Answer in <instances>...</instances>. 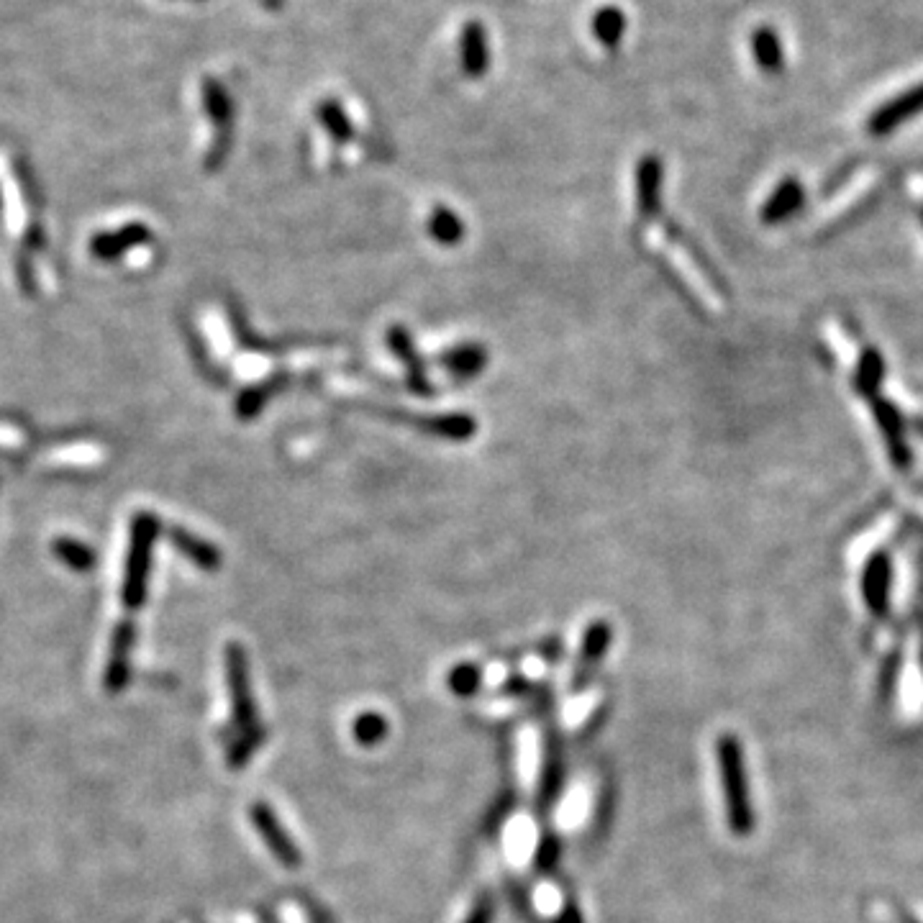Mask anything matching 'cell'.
Masks as SVG:
<instances>
[{"label":"cell","mask_w":923,"mask_h":923,"mask_svg":"<svg viewBox=\"0 0 923 923\" xmlns=\"http://www.w3.org/2000/svg\"><path fill=\"white\" fill-rule=\"evenodd\" d=\"M662 185H665V165L657 154H647L636 165V218L639 226H647L662 218Z\"/></svg>","instance_id":"7"},{"label":"cell","mask_w":923,"mask_h":923,"mask_svg":"<svg viewBox=\"0 0 923 923\" xmlns=\"http://www.w3.org/2000/svg\"><path fill=\"white\" fill-rule=\"evenodd\" d=\"M554 862H557V839H544L539 849V867L541 870H552Z\"/></svg>","instance_id":"31"},{"label":"cell","mask_w":923,"mask_h":923,"mask_svg":"<svg viewBox=\"0 0 923 923\" xmlns=\"http://www.w3.org/2000/svg\"><path fill=\"white\" fill-rule=\"evenodd\" d=\"M752 54H754V62H757L759 70L770 72V75L780 72L782 65H785V52H782L780 36H777L775 29H770V26H759V29H754Z\"/></svg>","instance_id":"17"},{"label":"cell","mask_w":923,"mask_h":923,"mask_svg":"<svg viewBox=\"0 0 923 923\" xmlns=\"http://www.w3.org/2000/svg\"><path fill=\"white\" fill-rule=\"evenodd\" d=\"M716 765L724 788V806L729 829L736 836H747L754 829V808L749 795L747 762L744 747L734 734H724L716 739Z\"/></svg>","instance_id":"1"},{"label":"cell","mask_w":923,"mask_h":923,"mask_svg":"<svg viewBox=\"0 0 923 923\" xmlns=\"http://www.w3.org/2000/svg\"><path fill=\"white\" fill-rule=\"evenodd\" d=\"M136 239H147V231L139 229V226H131V229L124 231V234L100 236V239H95L93 252L98 254V257H113V254H118L126 247V244L136 242Z\"/></svg>","instance_id":"28"},{"label":"cell","mask_w":923,"mask_h":923,"mask_svg":"<svg viewBox=\"0 0 923 923\" xmlns=\"http://www.w3.org/2000/svg\"><path fill=\"white\" fill-rule=\"evenodd\" d=\"M131 647H134V626L121 624L116 629L111 644V659L106 670V688L111 693H118L129 685L131 677Z\"/></svg>","instance_id":"15"},{"label":"cell","mask_w":923,"mask_h":923,"mask_svg":"<svg viewBox=\"0 0 923 923\" xmlns=\"http://www.w3.org/2000/svg\"><path fill=\"white\" fill-rule=\"evenodd\" d=\"M903 923H918V921H913V918L906 916V918H903Z\"/></svg>","instance_id":"34"},{"label":"cell","mask_w":923,"mask_h":923,"mask_svg":"<svg viewBox=\"0 0 923 923\" xmlns=\"http://www.w3.org/2000/svg\"><path fill=\"white\" fill-rule=\"evenodd\" d=\"M385 344H388L390 354H393L400 365H403V370H406L408 390H411L413 395H418V398H431V395H436L434 383H431L429 372H426V362L421 359V354H418L411 331L400 324L388 326V331H385Z\"/></svg>","instance_id":"5"},{"label":"cell","mask_w":923,"mask_h":923,"mask_svg":"<svg viewBox=\"0 0 923 923\" xmlns=\"http://www.w3.org/2000/svg\"><path fill=\"white\" fill-rule=\"evenodd\" d=\"M803 200H806V190L803 185L795 180V177H785L782 183H777V188L772 190L770 198L765 200V206H762V224L772 226V224H782V221H788L790 216L803 208Z\"/></svg>","instance_id":"13"},{"label":"cell","mask_w":923,"mask_h":923,"mask_svg":"<svg viewBox=\"0 0 923 923\" xmlns=\"http://www.w3.org/2000/svg\"><path fill=\"white\" fill-rule=\"evenodd\" d=\"M249 818H252L254 829L262 836V841H265V847L272 852V857H275L285 870H298L300 862H303V854L295 847L293 836L283 829V824H280V818L275 816V811H272L267 803H252Z\"/></svg>","instance_id":"6"},{"label":"cell","mask_w":923,"mask_h":923,"mask_svg":"<svg viewBox=\"0 0 923 923\" xmlns=\"http://www.w3.org/2000/svg\"><path fill=\"white\" fill-rule=\"evenodd\" d=\"M480 682H483V670L477 665H470V662H462V665L454 667L449 672V690L457 695H472L477 688H480Z\"/></svg>","instance_id":"25"},{"label":"cell","mask_w":923,"mask_h":923,"mask_svg":"<svg viewBox=\"0 0 923 923\" xmlns=\"http://www.w3.org/2000/svg\"><path fill=\"white\" fill-rule=\"evenodd\" d=\"M557 923H580V913H577L575 906H567L565 913L557 918Z\"/></svg>","instance_id":"32"},{"label":"cell","mask_w":923,"mask_h":923,"mask_svg":"<svg viewBox=\"0 0 923 923\" xmlns=\"http://www.w3.org/2000/svg\"><path fill=\"white\" fill-rule=\"evenodd\" d=\"M226 657V682L231 693V713L234 724L242 729V734H259L257 706L252 698V680H249V659L244 647L229 644L224 652Z\"/></svg>","instance_id":"2"},{"label":"cell","mask_w":923,"mask_h":923,"mask_svg":"<svg viewBox=\"0 0 923 923\" xmlns=\"http://www.w3.org/2000/svg\"><path fill=\"white\" fill-rule=\"evenodd\" d=\"M203 106H206V113L216 124V144H213V149L206 157V167L213 172L224 165V159L229 157L231 136H234V103H231V95L224 85L213 80V77H206L203 80Z\"/></svg>","instance_id":"3"},{"label":"cell","mask_w":923,"mask_h":923,"mask_svg":"<svg viewBox=\"0 0 923 923\" xmlns=\"http://www.w3.org/2000/svg\"><path fill=\"white\" fill-rule=\"evenodd\" d=\"M898 675H900V654L890 652L888 659L882 662L880 670V700L888 703L895 693V685H898Z\"/></svg>","instance_id":"29"},{"label":"cell","mask_w":923,"mask_h":923,"mask_svg":"<svg viewBox=\"0 0 923 923\" xmlns=\"http://www.w3.org/2000/svg\"><path fill=\"white\" fill-rule=\"evenodd\" d=\"M611 641H613V629L608 621L598 618V621L588 624V629H585V634H583V641H580V652H577L575 670H572V680H570L572 693H580V690L588 685L590 677L595 675V670H598L603 657H606Z\"/></svg>","instance_id":"8"},{"label":"cell","mask_w":923,"mask_h":923,"mask_svg":"<svg viewBox=\"0 0 923 923\" xmlns=\"http://www.w3.org/2000/svg\"><path fill=\"white\" fill-rule=\"evenodd\" d=\"M265 3H270V6H280V0H265Z\"/></svg>","instance_id":"33"},{"label":"cell","mask_w":923,"mask_h":923,"mask_svg":"<svg viewBox=\"0 0 923 923\" xmlns=\"http://www.w3.org/2000/svg\"><path fill=\"white\" fill-rule=\"evenodd\" d=\"M388 734V721L380 713H359L354 721V736L362 747H375Z\"/></svg>","instance_id":"23"},{"label":"cell","mask_w":923,"mask_h":923,"mask_svg":"<svg viewBox=\"0 0 923 923\" xmlns=\"http://www.w3.org/2000/svg\"><path fill=\"white\" fill-rule=\"evenodd\" d=\"M316 116H318V124L324 126V131L331 136V139H334L336 144H347L354 139L352 118H349V113L344 111V106H341L336 98L321 100L316 108Z\"/></svg>","instance_id":"19"},{"label":"cell","mask_w":923,"mask_h":923,"mask_svg":"<svg viewBox=\"0 0 923 923\" xmlns=\"http://www.w3.org/2000/svg\"><path fill=\"white\" fill-rule=\"evenodd\" d=\"M290 383H293V375L280 372V375L270 377V380H265V383H259V385H254V388L244 390V393L239 395V400H236V413H239V418L257 416V413L265 408L267 400H270L277 390L288 388Z\"/></svg>","instance_id":"18"},{"label":"cell","mask_w":923,"mask_h":923,"mask_svg":"<svg viewBox=\"0 0 923 923\" xmlns=\"http://www.w3.org/2000/svg\"><path fill=\"white\" fill-rule=\"evenodd\" d=\"M175 544L193 559L198 567H206V570H216L221 565V554H218L216 547H211L208 541L193 539V536L183 534V531H177L175 534Z\"/></svg>","instance_id":"22"},{"label":"cell","mask_w":923,"mask_h":923,"mask_svg":"<svg viewBox=\"0 0 923 923\" xmlns=\"http://www.w3.org/2000/svg\"><path fill=\"white\" fill-rule=\"evenodd\" d=\"M882 377H885V359H882V354L877 352V349H867V352L862 354V359H859L854 388H857V393L872 395L880 388Z\"/></svg>","instance_id":"21"},{"label":"cell","mask_w":923,"mask_h":923,"mask_svg":"<svg viewBox=\"0 0 923 923\" xmlns=\"http://www.w3.org/2000/svg\"><path fill=\"white\" fill-rule=\"evenodd\" d=\"M890 585H893V562L888 552L872 554L862 572V598L867 608L882 618L890 608Z\"/></svg>","instance_id":"10"},{"label":"cell","mask_w":923,"mask_h":923,"mask_svg":"<svg viewBox=\"0 0 923 923\" xmlns=\"http://www.w3.org/2000/svg\"><path fill=\"white\" fill-rule=\"evenodd\" d=\"M154 521L149 516H139L134 524V541H131L129 570H126L124 585V603L129 608H139L144 603L147 593V572H149V552H152L154 539Z\"/></svg>","instance_id":"4"},{"label":"cell","mask_w":923,"mask_h":923,"mask_svg":"<svg viewBox=\"0 0 923 923\" xmlns=\"http://www.w3.org/2000/svg\"><path fill=\"white\" fill-rule=\"evenodd\" d=\"M872 408H875V421H877V426H880L882 436H885V444H888L890 459H893L898 467H908V462H911V452H908L906 424H903L900 411L893 406V403L880 400V398L872 400Z\"/></svg>","instance_id":"12"},{"label":"cell","mask_w":923,"mask_h":923,"mask_svg":"<svg viewBox=\"0 0 923 923\" xmlns=\"http://www.w3.org/2000/svg\"><path fill=\"white\" fill-rule=\"evenodd\" d=\"M493 916H495V898L490 893H485L475 900V906H472V911L467 913L465 923H493Z\"/></svg>","instance_id":"30"},{"label":"cell","mask_w":923,"mask_h":923,"mask_svg":"<svg viewBox=\"0 0 923 923\" xmlns=\"http://www.w3.org/2000/svg\"><path fill=\"white\" fill-rule=\"evenodd\" d=\"M54 552H57V557L62 559V562H67V565L75 567V570H90V567L95 565L93 552H90L88 547H83V544H77V541H57V544H54Z\"/></svg>","instance_id":"26"},{"label":"cell","mask_w":923,"mask_h":923,"mask_svg":"<svg viewBox=\"0 0 923 923\" xmlns=\"http://www.w3.org/2000/svg\"><path fill=\"white\" fill-rule=\"evenodd\" d=\"M559 785H562V757H559L557 744L549 739L547 765H544V780H541V806H549V803H552Z\"/></svg>","instance_id":"24"},{"label":"cell","mask_w":923,"mask_h":923,"mask_svg":"<svg viewBox=\"0 0 923 923\" xmlns=\"http://www.w3.org/2000/svg\"><path fill=\"white\" fill-rule=\"evenodd\" d=\"M262 741H265V731H259V734H242L236 741H231L229 757H226L231 770H239V767L247 765L249 757H252L254 749H257Z\"/></svg>","instance_id":"27"},{"label":"cell","mask_w":923,"mask_h":923,"mask_svg":"<svg viewBox=\"0 0 923 923\" xmlns=\"http://www.w3.org/2000/svg\"><path fill=\"white\" fill-rule=\"evenodd\" d=\"M459 54H462V70L467 77H480L490 67L488 34L480 21H467L462 36H459Z\"/></svg>","instance_id":"14"},{"label":"cell","mask_w":923,"mask_h":923,"mask_svg":"<svg viewBox=\"0 0 923 923\" xmlns=\"http://www.w3.org/2000/svg\"><path fill=\"white\" fill-rule=\"evenodd\" d=\"M626 31V16L621 8L606 6L593 16V34L606 49H618Z\"/></svg>","instance_id":"20"},{"label":"cell","mask_w":923,"mask_h":923,"mask_svg":"<svg viewBox=\"0 0 923 923\" xmlns=\"http://www.w3.org/2000/svg\"><path fill=\"white\" fill-rule=\"evenodd\" d=\"M488 359L490 354L483 344L467 341V344L447 347L444 352L436 354V365L447 372L452 380H457V383H467V380H475L488 367Z\"/></svg>","instance_id":"11"},{"label":"cell","mask_w":923,"mask_h":923,"mask_svg":"<svg viewBox=\"0 0 923 923\" xmlns=\"http://www.w3.org/2000/svg\"><path fill=\"white\" fill-rule=\"evenodd\" d=\"M426 231H429L431 239H434L436 244H441V247H457L467 234L465 221L459 218L457 211H452V208L447 206H436L434 211L429 213V218H426Z\"/></svg>","instance_id":"16"},{"label":"cell","mask_w":923,"mask_h":923,"mask_svg":"<svg viewBox=\"0 0 923 923\" xmlns=\"http://www.w3.org/2000/svg\"><path fill=\"white\" fill-rule=\"evenodd\" d=\"M918 113H923V83L903 90L900 95L890 98L885 106L877 108V111L870 116L867 129H870V134H875V136H885V134H890V131L898 129V126L906 124L908 118L918 116Z\"/></svg>","instance_id":"9"}]
</instances>
